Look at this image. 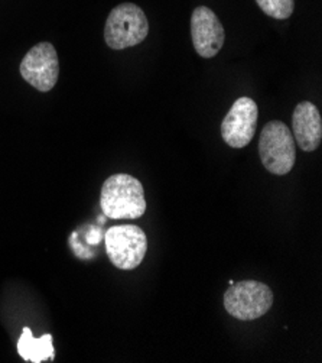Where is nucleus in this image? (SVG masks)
Here are the masks:
<instances>
[{"mask_svg":"<svg viewBox=\"0 0 322 363\" xmlns=\"http://www.w3.org/2000/svg\"><path fill=\"white\" fill-rule=\"evenodd\" d=\"M100 206L113 220H134L146 211L145 191L140 181L129 174H115L104 181Z\"/></svg>","mask_w":322,"mask_h":363,"instance_id":"f257e3e1","label":"nucleus"},{"mask_svg":"<svg viewBox=\"0 0 322 363\" xmlns=\"http://www.w3.org/2000/svg\"><path fill=\"white\" fill-rule=\"evenodd\" d=\"M148 33L149 22L145 12L130 2L113 8L104 25V41L116 51L139 45Z\"/></svg>","mask_w":322,"mask_h":363,"instance_id":"f03ea898","label":"nucleus"},{"mask_svg":"<svg viewBox=\"0 0 322 363\" xmlns=\"http://www.w3.org/2000/svg\"><path fill=\"white\" fill-rule=\"evenodd\" d=\"M259 155L270 174H289L297 161L295 139L291 129L280 121L269 122L259 138Z\"/></svg>","mask_w":322,"mask_h":363,"instance_id":"7ed1b4c3","label":"nucleus"},{"mask_svg":"<svg viewBox=\"0 0 322 363\" xmlns=\"http://www.w3.org/2000/svg\"><path fill=\"white\" fill-rule=\"evenodd\" d=\"M273 306V291L260 281H240L230 285L224 294L226 311L241 321L263 317Z\"/></svg>","mask_w":322,"mask_h":363,"instance_id":"20e7f679","label":"nucleus"},{"mask_svg":"<svg viewBox=\"0 0 322 363\" xmlns=\"http://www.w3.org/2000/svg\"><path fill=\"white\" fill-rule=\"evenodd\" d=\"M105 252L110 262L123 271L137 268L148 252V238L139 226H113L104 235Z\"/></svg>","mask_w":322,"mask_h":363,"instance_id":"39448f33","label":"nucleus"},{"mask_svg":"<svg viewBox=\"0 0 322 363\" xmlns=\"http://www.w3.org/2000/svg\"><path fill=\"white\" fill-rule=\"evenodd\" d=\"M19 72L22 79L38 91H51L59 77V60L51 43H40L23 57Z\"/></svg>","mask_w":322,"mask_h":363,"instance_id":"423d86ee","label":"nucleus"},{"mask_svg":"<svg viewBox=\"0 0 322 363\" xmlns=\"http://www.w3.org/2000/svg\"><path fill=\"white\" fill-rule=\"evenodd\" d=\"M259 108L253 99L240 97L230 107L222 123V136L231 148L240 150L253 140Z\"/></svg>","mask_w":322,"mask_h":363,"instance_id":"0eeeda50","label":"nucleus"},{"mask_svg":"<svg viewBox=\"0 0 322 363\" xmlns=\"http://www.w3.org/2000/svg\"><path fill=\"white\" fill-rule=\"evenodd\" d=\"M191 36L197 54L202 58L216 57L226 40L224 28L209 8L198 6L191 16Z\"/></svg>","mask_w":322,"mask_h":363,"instance_id":"6e6552de","label":"nucleus"},{"mask_svg":"<svg viewBox=\"0 0 322 363\" xmlns=\"http://www.w3.org/2000/svg\"><path fill=\"white\" fill-rule=\"evenodd\" d=\"M294 139L304 152H314L322 140V119L316 106L311 101H301L292 116Z\"/></svg>","mask_w":322,"mask_h":363,"instance_id":"1a4fd4ad","label":"nucleus"},{"mask_svg":"<svg viewBox=\"0 0 322 363\" xmlns=\"http://www.w3.org/2000/svg\"><path fill=\"white\" fill-rule=\"evenodd\" d=\"M18 353L25 362L41 363L45 360H52L55 357L52 336L44 335L42 337L37 339L33 337L29 328H25L18 340Z\"/></svg>","mask_w":322,"mask_h":363,"instance_id":"9d476101","label":"nucleus"},{"mask_svg":"<svg viewBox=\"0 0 322 363\" xmlns=\"http://www.w3.org/2000/svg\"><path fill=\"white\" fill-rule=\"evenodd\" d=\"M259 8L270 18L288 19L295 9L294 0H256Z\"/></svg>","mask_w":322,"mask_h":363,"instance_id":"9b49d317","label":"nucleus"}]
</instances>
